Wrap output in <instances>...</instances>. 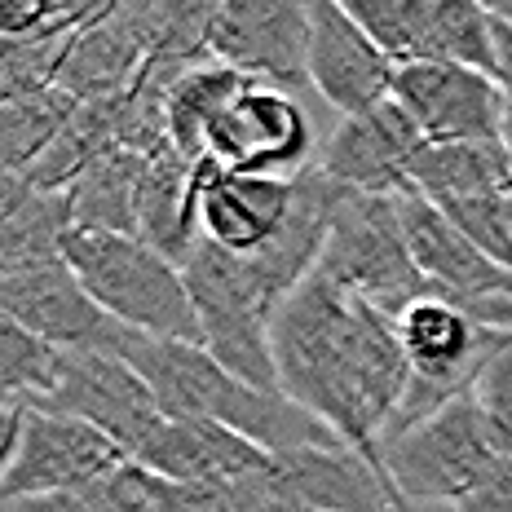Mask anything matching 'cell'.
Listing matches in <instances>:
<instances>
[{
  "instance_id": "obj_5",
  "label": "cell",
  "mask_w": 512,
  "mask_h": 512,
  "mask_svg": "<svg viewBox=\"0 0 512 512\" xmlns=\"http://www.w3.org/2000/svg\"><path fill=\"white\" fill-rule=\"evenodd\" d=\"M181 270H186L190 305H195L199 318V340H204L208 354L252 389L283 393L270 345L279 301L261 283L256 265L248 256H234L217 243L199 239Z\"/></svg>"
},
{
  "instance_id": "obj_16",
  "label": "cell",
  "mask_w": 512,
  "mask_h": 512,
  "mask_svg": "<svg viewBox=\"0 0 512 512\" xmlns=\"http://www.w3.org/2000/svg\"><path fill=\"white\" fill-rule=\"evenodd\" d=\"M199 230L234 256H256L283 230L296 177L230 173L217 159H199Z\"/></svg>"
},
{
  "instance_id": "obj_6",
  "label": "cell",
  "mask_w": 512,
  "mask_h": 512,
  "mask_svg": "<svg viewBox=\"0 0 512 512\" xmlns=\"http://www.w3.org/2000/svg\"><path fill=\"white\" fill-rule=\"evenodd\" d=\"M323 274L371 301L380 314L398 318L420 296H437L433 283L415 270L407 230H402L398 195H371V190H336L332 234H327Z\"/></svg>"
},
{
  "instance_id": "obj_1",
  "label": "cell",
  "mask_w": 512,
  "mask_h": 512,
  "mask_svg": "<svg viewBox=\"0 0 512 512\" xmlns=\"http://www.w3.org/2000/svg\"><path fill=\"white\" fill-rule=\"evenodd\" d=\"M270 345L283 398L380 464V442L411 376L393 318L314 270L279 305Z\"/></svg>"
},
{
  "instance_id": "obj_31",
  "label": "cell",
  "mask_w": 512,
  "mask_h": 512,
  "mask_svg": "<svg viewBox=\"0 0 512 512\" xmlns=\"http://www.w3.org/2000/svg\"><path fill=\"white\" fill-rule=\"evenodd\" d=\"M49 5V27L53 31H80L120 9V0H45Z\"/></svg>"
},
{
  "instance_id": "obj_37",
  "label": "cell",
  "mask_w": 512,
  "mask_h": 512,
  "mask_svg": "<svg viewBox=\"0 0 512 512\" xmlns=\"http://www.w3.org/2000/svg\"><path fill=\"white\" fill-rule=\"evenodd\" d=\"M398 512H411V508H398Z\"/></svg>"
},
{
  "instance_id": "obj_10",
  "label": "cell",
  "mask_w": 512,
  "mask_h": 512,
  "mask_svg": "<svg viewBox=\"0 0 512 512\" xmlns=\"http://www.w3.org/2000/svg\"><path fill=\"white\" fill-rule=\"evenodd\" d=\"M314 128L305 106L279 84L248 80L208 133V155L230 173L296 177L314 164Z\"/></svg>"
},
{
  "instance_id": "obj_18",
  "label": "cell",
  "mask_w": 512,
  "mask_h": 512,
  "mask_svg": "<svg viewBox=\"0 0 512 512\" xmlns=\"http://www.w3.org/2000/svg\"><path fill=\"white\" fill-rule=\"evenodd\" d=\"M146 62H151V45H146L142 31L115 9L102 23L71 31L67 49H62V62H58V76H53V89L67 93L71 102L120 98V93H128L142 80Z\"/></svg>"
},
{
  "instance_id": "obj_12",
  "label": "cell",
  "mask_w": 512,
  "mask_h": 512,
  "mask_svg": "<svg viewBox=\"0 0 512 512\" xmlns=\"http://www.w3.org/2000/svg\"><path fill=\"white\" fill-rule=\"evenodd\" d=\"M393 102L415 120L424 142H504V93L490 71L460 62H402Z\"/></svg>"
},
{
  "instance_id": "obj_36",
  "label": "cell",
  "mask_w": 512,
  "mask_h": 512,
  "mask_svg": "<svg viewBox=\"0 0 512 512\" xmlns=\"http://www.w3.org/2000/svg\"><path fill=\"white\" fill-rule=\"evenodd\" d=\"M508 221H512V186H508Z\"/></svg>"
},
{
  "instance_id": "obj_32",
  "label": "cell",
  "mask_w": 512,
  "mask_h": 512,
  "mask_svg": "<svg viewBox=\"0 0 512 512\" xmlns=\"http://www.w3.org/2000/svg\"><path fill=\"white\" fill-rule=\"evenodd\" d=\"M195 512H270V508H265L243 482H226V486H212L208 499Z\"/></svg>"
},
{
  "instance_id": "obj_22",
  "label": "cell",
  "mask_w": 512,
  "mask_h": 512,
  "mask_svg": "<svg viewBox=\"0 0 512 512\" xmlns=\"http://www.w3.org/2000/svg\"><path fill=\"white\" fill-rule=\"evenodd\" d=\"M248 84V76L221 67V62H199L168 89L164 102V128H168V146L177 155H186L190 164L208 155V133L221 120V111L239 98V89Z\"/></svg>"
},
{
  "instance_id": "obj_13",
  "label": "cell",
  "mask_w": 512,
  "mask_h": 512,
  "mask_svg": "<svg viewBox=\"0 0 512 512\" xmlns=\"http://www.w3.org/2000/svg\"><path fill=\"white\" fill-rule=\"evenodd\" d=\"M0 314L53 349H115L124 332L93 305L62 256L0 274Z\"/></svg>"
},
{
  "instance_id": "obj_29",
  "label": "cell",
  "mask_w": 512,
  "mask_h": 512,
  "mask_svg": "<svg viewBox=\"0 0 512 512\" xmlns=\"http://www.w3.org/2000/svg\"><path fill=\"white\" fill-rule=\"evenodd\" d=\"M455 512H512V455H499L482 482L455 504Z\"/></svg>"
},
{
  "instance_id": "obj_19",
  "label": "cell",
  "mask_w": 512,
  "mask_h": 512,
  "mask_svg": "<svg viewBox=\"0 0 512 512\" xmlns=\"http://www.w3.org/2000/svg\"><path fill=\"white\" fill-rule=\"evenodd\" d=\"M137 239H146L168 261L186 265L199 230V168L173 146H159L146 155L142 186H137Z\"/></svg>"
},
{
  "instance_id": "obj_24",
  "label": "cell",
  "mask_w": 512,
  "mask_h": 512,
  "mask_svg": "<svg viewBox=\"0 0 512 512\" xmlns=\"http://www.w3.org/2000/svg\"><path fill=\"white\" fill-rule=\"evenodd\" d=\"M424 58L460 62L495 76L499 62V18L486 14L477 0H429L424 27Z\"/></svg>"
},
{
  "instance_id": "obj_35",
  "label": "cell",
  "mask_w": 512,
  "mask_h": 512,
  "mask_svg": "<svg viewBox=\"0 0 512 512\" xmlns=\"http://www.w3.org/2000/svg\"><path fill=\"white\" fill-rule=\"evenodd\" d=\"M477 5H482L486 14H495L499 23H508V27H512V0H477Z\"/></svg>"
},
{
  "instance_id": "obj_21",
  "label": "cell",
  "mask_w": 512,
  "mask_h": 512,
  "mask_svg": "<svg viewBox=\"0 0 512 512\" xmlns=\"http://www.w3.org/2000/svg\"><path fill=\"white\" fill-rule=\"evenodd\" d=\"M407 186L433 204L473 199L512 186V155L504 142H424L411 159Z\"/></svg>"
},
{
  "instance_id": "obj_8",
  "label": "cell",
  "mask_w": 512,
  "mask_h": 512,
  "mask_svg": "<svg viewBox=\"0 0 512 512\" xmlns=\"http://www.w3.org/2000/svg\"><path fill=\"white\" fill-rule=\"evenodd\" d=\"M31 407H49L62 415L89 420L93 429L124 446V455L133 460L151 433L168 420L159 411L151 384L137 376V367L120 358L115 349H58V371H53V389L45 402Z\"/></svg>"
},
{
  "instance_id": "obj_9",
  "label": "cell",
  "mask_w": 512,
  "mask_h": 512,
  "mask_svg": "<svg viewBox=\"0 0 512 512\" xmlns=\"http://www.w3.org/2000/svg\"><path fill=\"white\" fill-rule=\"evenodd\" d=\"M128 460L124 446L89 420L62 415L49 407H23V433L9 468L0 473V504L9 499L67 495L106 477Z\"/></svg>"
},
{
  "instance_id": "obj_30",
  "label": "cell",
  "mask_w": 512,
  "mask_h": 512,
  "mask_svg": "<svg viewBox=\"0 0 512 512\" xmlns=\"http://www.w3.org/2000/svg\"><path fill=\"white\" fill-rule=\"evenodd\" d=\"M40 31H53L45 0H0V36L5 40H31Z\"/></svg>"
},
{
  "instance_id": "obj_20",
  "label": "cell",
  "mask_w": 512,
  "mask_h": 512,
  "mask_svg": "<svg viewBox=\"0 0 512 512\" xmlns=\"http://www.w3.org/2000/svg\"><path fill=\"white\" fill-rule=\"evenodd\" d=\"M208 499V486H181L159 477L155 468L124 460L98 482L67 490V495L9 499L0 512H195Z\"/></svg>"
},
{
  "instance_id": "obj_2",
  "label": "cell",
  "mask_w": 512,
  "mask_h": 512,
  "mask_svg": "<svg viewBox=\"0 0 512 512\" xmlns=\"http://www.w3.org/2000/svg\"><path fill=\"white\" fill-rule=\"evenodd\" d=\"M115 354L137 367V376L151 384L159 411L168 420H208L243 433L248 442L265 446L270 455L301 451V446H336L340 437L318 424L305 407H296L283 393H265L230 376L204 345L190 340H159L142 332H120Z\"/></svg>"
},
{
  "instance_id": "obj_7",
  "label": "cell",
  "mask_w": 512,
  "mask_h": 512,
  "mask_svg": "<svg viewBox=\"0 0 512 512\" xmlns=\"http://www.w3.org/2000/svg\"><path fill=\"white\" fill-rule=\"evenodd\" d=\"M499 460L490 433L477 411V398L464 393L460 402L433 411L429 420L393 433L380 442L384 477L407 504H460Z\"/></svg>"
},
{
  "instance_id": "obj_14",
  "label": "cell",
  "mask_w": 512,
  "mask_h": 512,
  "mask_svg": "<svg viewBox=\"0 0 512 512\" xmlns=\"http://www.w3.org/2000/svg\"><path fill=\"white\" fill-rule=\"evenodd\" d=\"M424 133L393 98L358 115H345L332 133L323 137L314 155V168L336 186L371 190V195H398L407 190L411 159L420 155Z\"/></svg>"
},
{
  "instance_id": "obj_3",
  "label": "cell",
  "mask_w": 512,
  "mask_h": 512,
  "mask_svg": "<svg viewBox=\"0 0 512 512\" xmlns=\"http://www.w3.org/2000/svg\"><path fill=\"white\" fill-rule=\"evenodd\" d=\"M62 261L93 296V305L128 332L204 345L195 305H190L186 270L168 261L164 252H155L146 239L120 230L71 226L62 234Z\"/></svg>"
},
{
  "instance_id": "obj_27",
  "label": "cell",
  "mask_w": 512,
  "mask_h": 512,
  "mask_svg": "<svg viewBox=\"0 0 512 512\" xmlns=\"http://www.w3.org/2000/svg\"><path fill=\"white\" fill-rule=\"evenodd\" d=\"M446 217L460 226L468 239L482 248L495 265H504L512 274V221H508V190H490V195L473 199H451V204H437Z\"/></svg>"
},
{
  "instance_id": "obj_26",
  "label": "cell",
  "mask_w": 512,
  "mask_h": 512,
  "mask_svg": "<svg viewBox=\"0 0 512 512\" xmlns=\"http://www.w3.org/2000/svg\"><path fill=\"white\" fill-rule=\"evenodd\" d=\"M354 23L367 31L393 62L424 58V27H429V0H336Z\"/></svg>"
},
{
  "instance_id": "obj_25",
  "label": "cell",
  "mask_w": 512,
  "mask_h": 512,
  "mask_svg": "<svg viewBox=\"0 0 512 512\" xmlns=\"http://www.w3.org/2000/svg\"><path fill=\"white\" fill-rule=\"evenodd\" d=\"M53 371H58V349L36 340L9 314H0V407L45 402Z\"/></svg>"
},
{
  "instance_id": "obj_28",
  "label": "cell",
  "mask_w": 512,
  "mask_h": 512,
  "mask_svg": "<svg viewBox=\"0 0 512 512\" xmlns=\"http://www.w3.org/2000/svg\"><path fill=\"white\" fill-rule=\"evenodd\" d=\"M473 398H477V411H482V424L490 433V446H495L499 455H512V345L482 371Z\"/></svg>"
},
{
  "instance_id": "obj_33",
  "label": "cell",
  "mask_w": 512,
  "mask_h": 512,
  "mask_svg": "<svg viewBox=\"0 0 512 512\" xmlns=\"http://www.w3.org/2000/svg\"><path fill=\"white\" fill-rule=\"evenodd\" d=\"M495 80L504 93V146L512 155V27L499 23V62H495Z\"/></svg>"
},
{
  "instance_id": "obj_17",
  "label": "cell",
  "mask_w": 512,
  "mask_h": 512,
  "mask_svg": "<svg viewBox=\"0 0 512 512\" xmlns=\"http://www.w3.org/2000/svg\"><path fill=\"white\" fill-rule=\"evenodd\" d=\"M137 464L155 468L159 477L181 486H226L261 473L270 464L265 446L248 442L243 433L208 420H164L151 433V442L133 455Z\"/></svg>"
},
{
  "instance_id": "obj_15",
  "label": "cell",
  "mask_w": 512,
  "mask_h": 512,
  "mask_svg": "<svg viewBox=\"0 0 512 512\" xmlns=\"http://www.w3.org/2000/svg\"><path fill=\"white\" fill-rule=\"evenodd\" d=\"M393 80L398 62L336 0L309 5V84L332 111H340V120L393 98Z\"/></svg>"
},
{
  "instance_id": "obj_11",
  "label": "cell",
  "mask_w": 512,
  "mask_h": 512,
  "mask_svg": "<svg viewBox=\"0 0 512 512\" xmlns=\"http://www.w3.org/2000/svg\"><path fill=\"white\" fill-rule=\"evenodd\" d=\"M309 5L314 0H217L208 58L279 89L309 80Z\"/></svg>"
},
{
  "instance_id": "obj_23",
  "label": "cell",
  "mask_w": 512,
  "mask_h": 512,
  "mask_svg": "<svg viewBox=\"0 0 512 512\" xmlns=\"http://www.w3.org/2000/svg\"><path fill=\"white\" fill-rule=\"evenodd\" d=\"M146 155L115 146V151L98 155L84 177L67 190L71 199V226L84 230H120L137 234V186H142Z\"/></svg>"
},
{
  "instance_id": "obj_34",
  "label": "cell",
  "mask_w": 512,
  "mask_h": 512,
  "mask_svg": "<svg viewBox=\"0 0 512 512\" xmlns=\"http://www.w3.org/2000/svg\"><path fill=\"white\" fill-rule=\"evenodd\" d=\"M18 433H23V407H0V473L14 460Z\"/></svg>"
},
{
  "instance_id": "obj_4",
  "label": "cell",
  "mask_w": 512,
  "mask_h": 512,
  "mask_svg": "<svg viewBox=\"0 0 512 512\" xmlns=\"http://www.w3.org/2000/svg\"><path fill=\"white\" fill-rule=\"evenodd\" d=\"M407 354V389L393 411V424L384 437L411 429V424L429 420L433 411L460 402L464 393L477 389L482 371L512 345V332L490 327L482 318H473L446 296H420L393 318Z\"/></svg>"
}]
</instances>
